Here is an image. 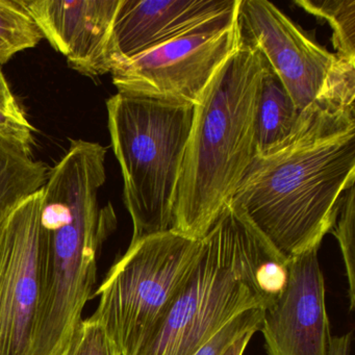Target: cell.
I'll use <instances>...</instances> for the list:
<instances>
[{
    "instance_id": "2",
    "label": "cell",
    "mask_w": 355,
    "mask_h": 355,
    "mask_svg": "<svg viewBox=\"0 0 355 355\" xmlns=\"http://www.w3.org/2000/svg\"><path fill=\"white\" fill-rule=\"evenodd\" d=\"M103 145L72 140L43 188L40 294L30 355H61L93 298L101 247L117 227L111 203L99 207L107 180Z\"/></svg>"
},
{
    "instance_id": "12",
    "label": "cell",
    "mask_w": 355,
    "mask_h": 355,
    "mask_svg": "<svg viewBox=\"0 0 355 355\" xmlns=\"http://www.w3.org/2000/svg\"><path fill=\"white\" fill-rule=\"evenodd\" d=\"M239 5L240 0H121L110 41L112 70L122 62L234 13Z\"/></svg>"
},
{
    "instance_id": "1",
    "label": "cell",
    "mask_w": 355,
    "mask_h": 355,
    "mask_svg": "<svg viewBox=\"0 0 355 355\" xmlns=\"http://www.w3.org/2000/svg\"><path fill=\"white\" fill-rule=\"evenodd\" d=\"M355 184V107L301 114L292 138L257 155L230 203L288 261L319 249Z\"/></svg>"
},
{
    "instance_id": "8",
    "label": "cell",
    "mask_w": 355,
    "mask_h": 355,
    "mask_svg": "<svg viewBox=\"0 0 355 355\" xmlns=\"http://www.w3.org/2000/svg\"><path fill=\"white\" fill-rule=\"evenodd\" d=\"M241 42L238 8L225 17L118 64L112 70V80L121 94L195 105Z\"/></svg>"
},
{
    "instance_id": "11",
    "label": "cell",
    "mask_w": 355,
    "mask_h": 355,
    "mask_svg": "<svg viewBox=\"0 0 355 355\" xmlns=\"http://www.w3.org/2000/svg\"><path fill=\"white\" fill-rule=\"evenodd\" d=\"M120 1L21 0L43 38L89 78L111 73L110 41Z\"/></svg>"
},
{
    "instance_id": "22",
    "label": "cell",
    "mask_w": 355,
    "mask_h": 355,
    "mask_svg": "<svg viewBox=\"0 0 355 355\" xmlns=\"http://www.w3.org/2000/svg\"><path fill=\"white\" fill-rule=\"evenodd\" d=\"M254 334L255 331H249L247 332V334H243L242 336H240L238 340H234V342L226 349L223 355H243L245 349L247 348L249 340H251V338H252Z\"/></svg>"
},
{
    "instance_id": "15",
    "label": "cell",
    "mask_w": 355,
    "mask_h": 355,
    "mask_svg": "<svg viewBox=\"0 0 355 355\" xmlns=\"http://www.w3.org/2000/svg\"><path fill=\"white\" fill-rule=\"evenodd\" d=\"M42 39L21 0H0V67L17 53L36 47Z\"/></svg>"
},
{
    "instance_id": "3",
    "label": "cell",
    "mask_w": 355,
    "mask_h": 355,
    "mask_svg": "<svg viewBox=\"0 0 355 355\" xmlns=\"http://www.w3.org/2000/svg\"><path fill=\"white\" fill-rule=\"evenodd\" d=\"M267 61L242 38L194 105L172 232L202 240L257 157V122Z\"/></svg>"
},
{
    "instance_id": "19",
    "label": "cell",
    "mask_w": 355,
    "mask_h": 355,
    "mask_svg": "<svg viewBox=\"0 0 355 355\" xmlns=\"http://www.w3.org/2000/svg\"><path fill=\"white\" fill-rule=\"evenodd\" d=\"M61 355H120L105 327L94 318L83 320Z\"/></svg>"
},
{
    "instance_id": "7",
    "label": "cell",
    "mask_w": 355,
    "mask_h": 355,
    "mask_svg": "<svg viewBox=\"0 0 355 355\" xmlns=\"http://www.w3.org/2000/svg\"><path fill=\"white\" fill-rule=\"evenodd\" d=\"M243 40L265 58L300 113L355 107V62L330 53L267 0H240Z\"/></svg>"
},
{
    "instance_id": "17",
    "label": "cell",
    "mask_w": 355,
    "mask_h": 355,
    "mask_svg": "<svg viewBox=\"0 0 355 355\" xmlns=\"http://www.w3.org/2000/svg\"><path fill=\"white\" fill-rule=\"evenodd\" d=\"M354 223H355V184L349 188L343 197L340 211L331 234L340 245L348 279V295L350 311L355 307V266H354Z\"/></svg>"
},
{
    "instance_id": "20",
    "label": "cell",
    "mask_w": 355,
    "mask_h": 355,
    "mask_svg": "<svg viewBox=\"0 0 355 355\" xmlns=\"http://www.w3.org/2000/svg\"><path fill=\"white\" fill-rule=\"evenodd\" d=\"M263 315V309H251L241 313L222 328L195 355H223L226 349L243 334L259 330Z\"/></svg>"
},
{
    "instance_id": "10",
    "label": "cell",
    "mask_w": 355,
    "mask_h": 355,
    "mask_svg": "<svg viewBox=\"0 0 355 355\" xmlns=\"http://www.w3.org/2000/svg\"><path fill=\"white\" fill-rule=\"evenodd\" d=\"M318 250L286 261V282L263 309L259 330L269 355H329L332 338Z\"/></svg>"
},
{
    "instance_id": "21",
    "label": "cell",
    "mask_w": 355,
    "mask_h": 355,
    "mask_svg": "<svg viewBox=\"0 0 355 355\" xmlns=\"http://www.w3.org/2000/svg\"><path fill=\"white\" fill-rule=\"evenodd\" d=\"M351 332L344 336H334L330 343L329 355H349L350 354Z\"/></svg>"
},
{
    "instance_id": "13",
    "label": "cell",
    "mask_w": 355,
    "mask_h": 355,
    "mask_svg": "<svg viewBox=\"0 0 355 355\" xmlns=\"http://www.w3.org/2000/svg\"><path fill=\"white\" fill-rule=\"evenodd\" d=\"M49 173L46 165L35 159L32 145L0 135V224L44 188Z\"/></svg>"
},
{
    "instance_id": "18",
    "label": "cell",
    "mask_w": 355,
    "mask_h": 355,
    "mask_svg": "<svg viewBox=\"0 0 355 355\" xmlns=\"http://www.w3.org/2000/svg\"><path fill=\"white\" fill-rule=\"evenodd\" d=\"M35 132L36 130L12 92L11 87L0 67V135L15 137L33 145Z\"/></svg>"
},
{
    "instance_id": "9",
    "label": "cell",
    "mask_w": 355,
    "mask_h": 355,
    "mask_svg": "<svg viewBox=\"0 0 355 355\" xmlns=\"http://www.w3.org/2000/svg\"><path fill=\"white\" fill-rule=\"evenodd\" d=\"M43 189L0 224V355H30L40 294Z\"/></svg>"
},
{
    "instance_id": "16",
    "label": "cell",
    "mask_w": 355,
    "mask_h": 355,
    "mask_svg": "<svg viewBox=\"0 0 355 355\" xmlns=\"http://www.w3.org/2000/svg\"><path fill=\"white\" fill-rule=\"evenodd\" d=\"M307 13L331 26L336 55L355 62V0H295Z\"/></svg>"
},
{
    "instance_id": "5",
    "label": "cell",
    "mask_w": 355,
    "mask_h": 355,
    "mask_svg": "<svg viewBox=\"0 0 355 355\" xmlns=\"http://www.w3.org/2000/svg\"><path fill=\"white\" fill-rule=\"evenodd\" d=\"M107 111L132 218L130 243L169 232L194 105L117 93Z\"/></svg>"
},
{
    "instance_id": "14",
    "label": "cell",
    "mask_w": 355,
    "mask_h": 355,
    "mask_svg": "<svg viewBox=\"0 0 355 355\" xmlns=\"http://www.w3.org/2000/svg\"><path fill=\"white\" fill-rule=\"evenodd\" d=\"M300 118L288 91L267 63L257 111V155L286 144L298 130Z\"/></svg>"
},
{
    "instance_id": "4",
    "label": "cell",
    "mask_w": 355,
    "mask_h": 355,
    "mask_svg": "<svg viewBox=\"0 0 355 355\" xmlns=\"http://www.w3.org/2000/svg\"><path fill=\"white\" fill-rule=\"evenodd\" d=\"M286 265L230 203L202 239L167 315L134 355H195L241 313L271 305L286 282Z\"/></svg>"
},
{
    "instance_id": "6",
    "label": "cell",
    "mask_w": 355,
    "mask_h": 355,
    "mask_svg": "<svg viewBox=\"0 0 355 355\" xmlns=\"http://www.w3.org/2000/svg\"><path fill=\"white\" fill-rule=\"evenodd\" d=\"M202 248L169 230L130 243L93 297L101 322L120 355H134L163 321Z\"/></svg>"
}]
</instances>
